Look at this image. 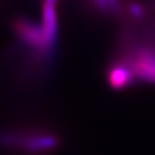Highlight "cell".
<instances>
[{
    "mask_svg": "<svg viewBox=\"0 0 155 155\" xmlns=\"http://www.w3.org/2000/svg\"><path fill=\"white\" fill-rule=\"evenodd\" d=\"M0 140L3 144H18L21 141V146L30 152H41V151L51 150L57 147L58 140L51 135H35L27 138H21L20 136L2 135Z\"/></svg>",
    "mask_w": 155,
    "mask_h": 155,
    "instance_id": "cell-3",
    "label": "cell"
},
{
    "mask_svg": "<svg viewBox=\"0 0 155 155\" xmlns=\"http://www.w3.org/2000/svg\"><path fill=\"white\" fill-rule=\"evenodd\" d=\"M129 12L133 18L138 19V20L142 19V18H144V16H145V10H144L143 6L137 2H133L130 4Z\"/></svg>",
    "mask_w": 155,
    "mask_h": 155,
    "instance_id": "cell-6",
    "label": "cell"
},
{
    "mask_svg": "<svg viewBox=\"0 0 155 155\" xmlns=\"http://www.w3.org/2000/svg\"><path fill=\"white\" fill-rule=\"evenodd\" d=\"M14 27L21 41L30 48L38 49L40 52L45 54V33H43L41 25H38L28 19L22 18V19L16 21Z\"/></svg>",
    "mask_w": 155,
    "mask_h": 155,
    "instance_id": "cell-4",
    "label": "cell"
},
{
    "mask_svg": "<svg viewBox=\"0 0 155 155\" xmlns=\"http://www.w3.org/2000/svg\"><path fill=\"white\" fill-rule=\"evenodd\" d=\"M135 79L136 78L131 68L124 60L111 68L108 74V81H109L110 86L115 90L126 88L131 85Z\"/></svg>",
    "mask_w": 155,
    "mask_h": 155,
    "instance_id": "cell-5",
    "label": "cell"
},
{
    "mask_svg": "<svg viewBox=\"0 0 155 155\" xmlns=\"http://www.w3.org/2000/svg\"><path fill=\"white\" fill-rule=\"evenodd\" d=\"M124 61L131 68L136 79L155 84V46L149 45L135 46Z\"/></svg>",
    "mask_w": 155,
    "mask_h": 155,
    "instance_id": "cell-1",
    "label": "cell"
},
{
    "mask_svg": "<svg viewBox=\"0 0 155 155\" xmlns=\"http://www.w3.org/2000/svg\"><path fill=\"white\" fill-rule=\"evenodd\" d=\"M58 0H45L42 7V23L40 24L45 33V54L51 55L58 38V17L57 6Z\"/></svg>",
    "mask_w": 155,
    "mask_h": 155,
    "instance_id": "cell-2",
    "label": "cell"
}]
</instances>
